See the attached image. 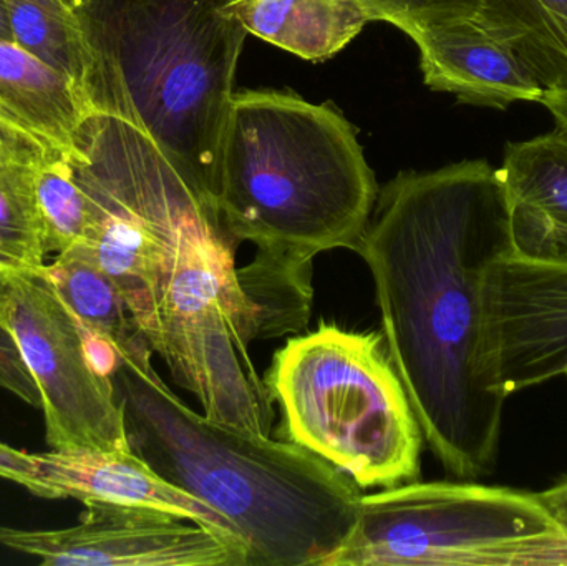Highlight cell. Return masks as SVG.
<instances>
[{
    "label": "cell",
    "mask_w": 567,
    "mask_h": 566,
    "mask_svg": "<svg viewBox=\"0 0 567 566\" xmlns=\"http://www.w3.org/2000/svg\"><path fill=\"white\" fill-rule=\"evenodd\" d=\"M515 251L508 192L485 159L400 173L355 248L426 445L456 481L498 465L508 399L483 384V285Z\"/></svg>",
    "instance_id": "1"
},
{
    "label": "cell",
    "mask_w": 567,
    "mask_h": 566,
    "mask_svg": "<svg viewBox=\"0 0 567 566\" xmlns=\"http://www.w3.org/2000/svg\"><path fill=\"white\" fill-rule=\"evenodd\" d=\"M152 358L118 359L112 372L130 449L231 522L248 547L246 566H323L355 527V482L300 445L193 411Z\"/></svg>",
    "instance_id": "2"
},
{
    "label": "cell",
    "mask_w": 567,
    "mask_h": 566,
    "mask_svg": "<svg viewBox=\"0 0 567 566\" xmlns=\"http://www.w3.org/2000/svg\"><path fill=\"white\" fill-rule=\"evenodd\" d=\"M379 192L339 110L278 90L233 95L215 208L238 245L251 241L261 258L312 266L320 253L355 251Z\"/></svg>",
    "instance_id": "3"
},
{
    "label": "cell",
    "mask_w": 567,
    "mask_h": 566,
    "mask_svg": "<svg viewBox=\"0 0 567 566\" xmlns=\"http://www.w3.org/2000/svg\"><path fill=\"white\" fill-rule=\"evenodd\" d=\"M231 2L93 0L82 13L99 53L96 112L140 130L215 213L223 130L248 35Z\"/></svg>",
    "instance_id": "4"
},
{
    "label": "cell",
    "mask_w": 567,
    "mask_h": 566,
    "mask_svg": "<svg viewBox=\"0 0 567 566\" xmlns=\"http://www.w3.org/2000/svg\"><path fill=\"white\" fill-rule=\"evenodd\" d=\"M278 439L349 475L360 491L420 478L425 444L382 331L320 322L287 339L265 374Z\"/></svg>",
    "instance_id": "5"
},
{
    "label": "cell",
    "mask_w": 567,
    "mask_h": 566,
    "mask_svg": "<svg viewBox=\"0 0 567 566\" xmlns=\"http://www.w3.org/2000/svg\"><path fill=\"white\" fill-rule=\"evenodd\" d=\"M555 531L536 492L415 481L362 495L355 527L323 566H472L485 548Z\"/></svg>",
    "instance_id": "6"
},
{
    "label": "cell",
    "mask_w": 567,
    "mask_h": 566,
    "mask_svg": "<svg viewBox=\"0 0 567 566\" xmlns=\"http://www.w3.org/2000/svg\"><path fill=\"white\" fill-rule=\"evenodd\" d=\"M0 322L42 394L53 451H132L112 375L93 364L85 331L42 268L0 266Z\"/></svg>",
    "instance_id": "7"
},
{
    "label": "cell",
    "mask_w": 567,
    "mask_h": 566,
    "mask_svg": "<svg viewBox=\"0 0 567 566\" xmlns=\"http://www.w3.org/2000/svg\"><path fill=\"white\" fill-rule=\"evenodd\" d=\"M0 545L43 566H246L241 538L156 508L89 504L60 531L0 527Z\"/></svg>",
    "instance_id": "8"
},
{
    "label": "cell",
    "mask_w": 567,
    "mask_h": 566,
    "mask_svg": "<svg viewBox=\"0 0 567 566\" xmlns=\"http://www.w3.org/2000/svg\"><path fill=\"white\" fill-rule=\"evenodd\" d=\"M567 372V265L512 253L483 285V384L508 399Z\"/></svg>",
    "instance_id": "9"
},
{
    "label": "cell",
    "mask_w": 567,
    "mask_h": 566,
    "mask_svg": "<svg viewBox=\"0 0 567 566\" xmlns=\"http://www.w3.org/2000/svg\"><path fill=\"white\" fill-rule=\"evenodd\" d=\"M0 481L47 501L156 508L239 537L228 518L159 477L133 451L29 452L0 442Z\"/></svg>",
    "instance_id": "10"
},
{
    "label": "cell",
    "mask_w": 567,
    "mask_h": 566,
    "mask_svg": "<svg viewBox=\"0 0 567 566\" xmlns=\"http://www.w3.org/2000/svg\"><path fill=\"white\" fill-rule=\"evenodd\" d=\"M426 85L470 105L505 110L516 102H542L545 89L508 43L473 19L412 33Z\"/></svg>",
    "instance_id": "11"
},
{
    "label": "cell",
    "mask_w": 567,
    "mask_h": 566,
    "mask_svg": "<svg viewBox=\"0 0 567 566\" xmlns=\"http://www.w3.org/2000/svg\"><path fill=\"white\" fill-rule=\"evenodd\" d=\"M516 255L567 265V133L508 143L502 168Z\"/></svg>",
    "instance_id": "12"
},
{
    "label": "cell",
    "mask_w": 567,
    "mask_h": 566,
    "mask_svg": "<svg viewBox=\"0 0 567 566\" xmlns=\"http://www.w3.org/2000/svg\"><path fill=\"white\" fill-rule=\"evenodd\" d=\"M93 113L95 103L80 83L13 40H0V126L39 145L75 152Z\"/></svg>",
    "instance_id": "13"
},
{
    "label": "cell",
    "mask_w": 567,
    "mask_h": 566,
    "mask_svg": "<svg viewBox=\"0 0 567 566\" xmlns=\"http://www.w3.org/2000/svg\"><path fill=\"white\" fill-rule=\"evenodd\" d=\"M246 32L310 62L346 49L372 22L357 0H235Z\"/></svg>",
    "instance_id": "14"
},
{
    "label": "cell",
    "mask_w": 567,
    "mask_h": 566,
    "mask_svg": "<svg viewBox=\"0 0 567 566\" xmlns=\"http://www.w3.org/2000/svg\"><path fill=\"white\" fill-rule=\"evenodd\" d=\"M42 272L86 335L112 346L116 358L152 351L118 286L80 246L55 255L42 266Z\"/></svg>",
    "instance_id": "15"
},
{
    "label": "cell",
    "mask_w": 567,
    "mask_h": 566,
    "mask_svg": "<svg viewBox=\"0 0 567 566\" xmlns=\"http://www.w3.org/2000/svg\"><path fill=\"white\" fill-rule=\"evenodd\" d=\"M546 90L567 89V0H485L475 17Z\"/></svg>",
    "instance_id": "16"
},
{
    "label": "cell",
    "mask_w": 567,
    "mask_h": 566,
    "mask_svg": "<svg viewBox=\"0 0 567 566\" xmlns=\"http://www.w3.org/2000/svg\"><path fill=\"white\" fill-rule=\"evenodd\" d=\"M3 6L13 42L90 93L99 53L82 13L63 0H3Z\"/></svg>",
    "instance_id": "17"
},
{
    "label": "cell",
    "mask_w": 567,
    "mask_h": 566,
    "mask_svg": "<svg viewBox=\"0 0 567 566\" xmlns=\"http://www.w3.org/2000/svg\"><path fill=\"white\" fill-rule=\"evenodd\" d=\"M33 146L0 126V266L42 268L45 233L33 188Z\"/></svg>",
    "instance_id": "18"
},
{
    "label": "cell",
    "mask_w": 567,
    "mask_h": 566,
    "mask_svg": "<svg viewBox=\"0 0 567 566\" xmlns=\"http://www.w3.org/2000/svg\"><path fill=\"white\" fill-rule=\"evenodd\" d=\"M55 146H33V188L45 233L47 255L82 245L89 231L85 192L76 175V153Z\"/></svg>",
    "instance_id": "19"
},
{
    "label": "cell",
    "mask_w": 567,
    "mask_h": 566,
    "mask_svg": "<svg viewBox=\"0 0 567 566\" xmlns=\"http://www.w3.org/2000/svg\"><path fill=\"white\" fill-rule=\"evenodd\" d=\"M370 20L412 33L456 20L475 19L485 0H357Z\"/></svg>",
    "instance_id": "20"
},
{
    "label": "cell",
    "mask_w": 567,
    "mask_h": 566,
    "mask_svg": "<svg viewBox=\"0 0 567 566\" xmlns=\"http://www.w3.org/2000/svg\"><path fill=\"white\" fill-rule=\"evenodd\" d=\"M472 566H567V532L558 528L538 537L485 548L473 557Z\"/></svg>",
    "instance_id": "21"
},
{
    "label": "cell",
    "mask_w": 567,
    "mask_h": 566,
    "mask_svg": "<svg viewBox=\"0 0 567 566\" xmlns=\"http://www.w3.org/2000/svg\"><path fill=\"white\" fill-rule=\"evenodd\" d=\"M0 388L27 404L42 409V394L12 332L0 322Z\"/></svg>",
    "instance_id": "22"
},
{
    "label": "cell",
    "mask_w": 567,
    "mask_h": 566,
    "mask_svg": "<svg viewBox=\"0 0 567 566\" xmlns=\"http://www.w3.org/2000/svg\"><path fill=\"white\" fill-rule=\"evenodd\" d=\"M539 502L559 531L567 532V472L551 487L538 492Z\"/></svg>",
    "instance_id": "23"
},
{
    "label": "cell",
    "mask_w": 567,
    "mask_h": 566,
    "mask_svg": "<svg viewBox=\"0 0 567 566\" xmlns=\"http://www.w3.org/2000/svg\"><path fill=\"white\" fill-rule=\"evenodd\" d=\"M539 103L555 116L558 130L567 133V89L546 90Z\"/></svg>",
    "instance_id": "24"
},
{
    "label": "cell",
    "mask_w": 567,
    "mask_h": 566,
    "mask_svg": "<svg viewBox=\"0 0 567 566\" xmlns=\"http://www.w3.org/2000/svg\"><path fill=\"white\" fill-rule=\"evenodd\" d=\"M0 40H13L12 30H10L9 19H7L3 0H0Z\"/></svg>",
    "instance_id": "25"
},
{
    "label": "cell",
    "mask_w": 567,
    "mask_h": 566,
    "mask_svg": "<svg viewBox=\"0 0 567 566\" xmlns=\"http://www.w3.org/2000/svg\"><path fill=\"white\" fill-rule=\"evenodd\" d=\"M73 12L83 13L90 6H92L93 0H63Z\"/></svg>",
    "instance_id": "26"
},
{
    "label": "cell",
    "mask_w": 567,
    "mask_h": 566,
    "mask_svg": "<svg viewBox=\"0 0 567 566\" xmlns=\"http://www.w3.org/2000/svg\"><path fill=\"white\" fill-rule=\"evenodd\" d=\"M565 378L567 379V372H566V375H565Z\"/></svg>",
    "instance_id": "27"
}]
</instances>
